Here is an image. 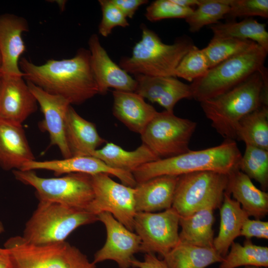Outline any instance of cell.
Segmentation results:
<instances>
[{"mask_svg": "<svg viewBox=\"0 0 268 268\" xmlns=\"http://www.w3.org/2000/svg\"><path fill=\"white\" fill-rule=\"evenodd\" d=\"M19 66L26 81L64 97L71 105H80L98 94L89 50L82 48L70 59L49 60L42 65L22 58Z\"/></svg>", "mask_w": 268, "mask_h": 268, "instance_id": "1", "label": "cell"}, {"mask_svg": "<svg viewBox=\"0 0 268 268\" xmlns=\"http://www.w3.org/2000/svg\"><path fill=\"white\" fill-rule=\"evenodd\" d=\"M268 70L264 67L238 85L200 102L211 126L225 139H236L240 121L261 106H268Z\"/></svg>", "mask_w": 268, "mask_h": 268, "instance_id": "2", "label": "cell"}, {"mask_svg": "<svg viewBox=\"0 0 268 268\" xmlns=\"http://www.w3.org/2000/svg\"><path fill=\"white\" fill-rule=\"evenodd\" d=\"M242 156L234 140L225 139L216 146L190 150L177 156L143 164L132 174L137 184L160 176H180L200 171H210L228 175L239 169Z\"/></svg>", "mask_w": 268, "mask_h": 268, "instance_id": "3", "label": "cell"}, {"mask_svg": "<svg viewBox=\"0 0 268 268\" xmlns=\"http://www.w3.org/2000/svg\"><path fill=\"white\" fill-rule=\"evenodd\" d=\"M141 30V39L133 47L132 55L122 58L119 66L134 75L175 77L177 66L194 46L193 41L182 37L172 44H166L145 26Z\"/></svg>", "mask_w": 268, "mask_h": 268, "instance_id": "4", "label": "cell"}, {"mask_svg": "<svg viewBox=\"0 0 268 268\" xmlns=\"http://www.w3.org/2000/svg\"><path fill=\"white\" fill-rule=\"evenodd\" d=\"M97 215L58 203L39 201L22 236L27 242L43 245L65 241L78 227L98 221Z\"/></svg>", "mask_w": 268, "mask_h": 268, "instance_id": "5", "label": "cell"}, {"mask_svg": "<svg viewBox=\"0 0 268 268\" xmlns=\"http://www.w3.org/2000/svg\"><path fill=\"white\" fill-rule=\"evenodd\" d=\"M268 50L259 45L209 69L190 84L192 98L201 102L228 91L264 67Z\"/></svg>", "mask_w": 268, "mask_h": 268, "instance_id": "6", "label": "cell"}, {"mask_svg": "<svg viewBox=\"0 0 268 268\" xmlns=\"http://www.w3.org/2000/svg\"><path fill=\"white\" fill-rule=\"evenodd\" d=\"M4 248L11 268H96L85 254L66 241L36 245L17 236L9 238Z\"/></svg>", "mask_w": 268, "mask_h": 268, "instance_id": "7", "label": "cell"}, {"mask_svg": "<svg viewBox=\"0 0 268 268\" xmlns=\"http://www.w3.org/2000/svg\"><path fill=\"white\" fill-rule=\"evenodd\" d=\"M15 179L33 187L39 201L58 203L86 210L94 199L91 175L75 173L57 178H43L32 170H13Z\"/></svg>", "mask_w": 268, "mask_h": 268, "instance_id": "8", "label": "cell"}, {"mask_svg": "<svg viewBox=\"0 0 268 268\" xmlns=\"http://www.w3.org/2000/svg\"><path fill=\"white\" fill-rule=\"evenodd\" d=\"M228 182V174L210 171L179 176L172 207L182 217H187L207 204H221Z\"/></svg>", "mask_w": 268, "mask_h": 268, "instance_id": "9", "label": "cell"}, {"mask_svg": "<svg viewBox=\"0 0 268 268\" xmlns=\"http://www.w3.org/2000/svg\"><path fill=\"white\" fill-rule=\"evenodd\" d=\"M197 124L174 112H157L140 134L143 144L159 158L177 156L190 150L189 144Z\"/></svg>", "mask_w": 268, "mask_h": 268, "instance_id": "10", "label": "cell"}, {"mask_svg": "<svg viewBox=\"0 0 268 268\" xmlns=\"http://www.w3.org/2000/svg\"><path fill=\"white\" fill-rule=\"evenodd\" d=\"M180 216L172 207L160 212H136L134 230L140 239L139 252L162 257L179 242Z\"/></svg>", "mask_w": 268, "mask_h": 268, "instance_id": "11", "label": "cell"}, {"mask_svg": "<svg viewBox=\"0 0 268 268\" xmlns=\"http://www.w3.org/2000/svg\"><path fill=\"white\" fill-rule=\"evenodd\" d=\"M109 175L106 173L91 175L94 196L88 211L96 215L108 212L134 232V218L136 213L134 187L118 183Z\"/></svg>", "mask_w": 268, "mask_h": 268, "instance_id": "12", "label": "cell"}, {"mask_svg": "<svg viewBox=\"0 0 268 268\" xmlns=\"http://www.w3.org/2000/svg\"><path fill=\"white\" fill-rule=\"evenodd\" d=\"M97 217L105 227L107 237L104 246L94 254L93 262L96 264L112 260L120 268H130L134 254L139 252V237L108 212L100 213Z\"/></svg>", "mask_w": 268, "mask_h": 268, "instance_id": "13", "label": "cell"}, {"mask_svg": "<svg viewBox=\"0 0 268 268\" xmlns=\"http://www.w3.org/2000/svg\"><path fill=\"white\" fill-rule=\"evenodd\" d=\"M0 76V119L22 125L37 110V101L23 76Z\"/></svg>", "mask_w": 268, "mask_h": 268, "instance_id": "14", "label": "cell"}, {"mask_svg": "<svg viewBox=\"0 0 268 268\" xmlns=\"http://www.w3.org/2000/svg\"><path fill=\"white\" fill-rule=\"evenodd\" d=\"M26 82L44 115L39 126L42 131L49 134L50 145L58 147L64 158L72 157L65 134L66 116L71 104L62 96L49 93L30 82Z\"/></svg>", "mask_w": 268, "mask_h": 268, "instance_id": "15", "label": "cell"}, {"mask_svg": "<svg viewBox=\"0 0 268 268\" xmlns=\"http://www.w3.org/2000/svg\"><path fill=\"white\" fill-rule=\"evenodd\" d=\"M88 43L91 67L98 94H106L110 88L117 91L134 92L135 79L111 59L101 45L97 35L92 34Z\"/></svg>", "mask_w": 268, "mask_h": 268, "instance_id": "16", "label": "cell"}, {"mask_svg": "<svg viewBox=\"0 0 268 268\" xmlns=\"http://www.w3.org/2000/svg\"><path fill=\"white\" fill-rule=\"evenodd\" d=\"M35 170L51 171L56 176L75 173L90 175L106 173L116 177L126 186L134 188L137 184L132 173L109 167L100 159L92 156H72L61 160H34L24 163L19 170Z\"/></svg>", "mask_w": 268, "mask_h": 268, "instance_id": "17", "label": "cell"}, {"mask_svg": "<svg viewBox=\"0 0 268 268\" xmlns=\"http://www.w3.org/2000/svg\"><path fill=\"white\" fill-rule=\"evenodd\" d=\"M28 30V24L24 18L9 13L0 15V74L23 76L19 59L26 50L22 34Z\"/></svg>", "mask_w": 268, "mask_h": 268, "instance_id": "18", "label": "cell"}, {"mask_svg": "<svg viewBox=\"0 0 268 268\" xmlns=\"http://www.w3.org/2000/svg\"><path fill=\"white\" fill-rule=\"evenodd\" d=\"M135 92L152 103H156L165 111L173 112L175 105L183 99L192 98L190 85L175 76H153L134 75Z\"/></svg>", "mask_w": 268, "mask_h": 268, "instance_id": "19", "label": "cell"}, {"mask_svg": "<svg viewBox=\"0 0 268 268\" xmlns=\"http://www.w3.org/2000/svg\"><path fill=\"white\" fill-rule=\"evenodd\" d=\"M179 176L163 175L137 183L134 187L136 212H155L172 207Z\"/></svg>", "mask_w": 268, "mask_h": 268, "instance_id": "20", "label": "cell"}, {"mask_svg": "<svg viewBox=\"0 0 268 268\" xmlns=\"http://www.w3.org/2000/svg\"><path fill=\"white\" fill-rule=\"evenodd\" d=\"M22 126L0 119V166L4 170H20L35 160Z\"/></svg>", "mask_w": 268, "mask_h": 268, "instance_id": "21", "label": "cell"}, {"mask_svg": "<svg viewBox=\"0 0 268 268\" xmlns=\"http://www.w3.org/2000/svg\"><path fill=\"white\" fill-rule=\"evenodd\" d=\"M113 114L130 130L139 134L158 112L135 92L113 90Z\"/></svg>", "mask_w": 268, "mask_h": 268, "instance_id": "22", "label": "cell"}, {"mask_svg": "<svg viewBox=\"0 0 268 268\" xmlns=\"http://www.w3.org/2000/svg\"><path fill=\"white\" fill-rule=\"evenodd\" d=\"M65 134L72 156H91L106 142L99 134L95 125L81 117L71 105L66 116Z\"/></svg>", "mask_w": 268, "mask_h": 268, "instance_id": "23", "label": "cell"}, {"mask_svg": "<svg viewBox=\"0 0 268 268\" xmlns=\"http://www.w3.org/2000/svg\"><path fill=\"white\" fill-rule=\"evenodd\" d=\"M225 192L232 195L249 216L259 219L267 215L268 194L257 188L251 179L239 169L228 175Z\"/></svg>", "mask_w": 268, "mask_h": 268, "instance_id": "24", "label": "cell"}, {"mask_svg": "<svg viewBox=\"0 0 268 268\" xmlns=\"http://www.w3.org/2000/svg\"><path fill=\"white\" fill-rule=\"evenodd\" d=\"M220 205L211 203L187 217L180 216V241L201 247L213 248V211Z\"/></svg>", "mask_w": 268, "mask_h": 268, "instance_id": "25", "label": "cell"}, {"mask_svg": "<svg viewBox=\"0 0 268 268\" xmlns=\"http://www.w3.org/2000/svg\"><path fill=\"white\" fill-rule=\"evenodd\" d=\"M220 216L219 232L214 238L213 247L224 258L231 244L240 236L243 222L249 216L240 204L225 192L220 208Z\"/></svg>", "mask_w": 268, "mask_h": 268, "instance_id": "26", "label": "cell"}, {"mask_svg": "<svg viewBox=\"0 0 268 268\" xmlns=\"http://www.w3.org/2000/svg\"><path fill=\"white\" fill-rule=\"evenodd\" d=\"M112 168L132 173L140 166L160 159L149 147L142 143L133 151H127L112 142H107L91 154Z\"/></svg>", "mask_w": 268, "mask_h": 268, "instance_id": "27", "label": "cell"}, {"mask_svg": "<svg viewBox=\"0 0 268 268\" xmlns=\"http://www.w3.org/2000/svg\"><path fill=\"white\" fill-rule=\"evenodd\" d=\"M163 258L168 268H205L223 259L213 248L201 247L180 241Z\"/></svg>", "mask_w": 268, "mask_h": 268, "instance_id": "28", "label": "cell"}, {"mask_svg": "<svg viewBox=\"0 0 268 268\" xmlns=\"http://www.w3.org/2000/svg\"><path fill=\"white\" fill-rule=\"evenodd\" d=\"M210 29L213 36L251 40L268 50L266 25L253 18H247L239 22L232 20L225 23L218 22L210 25Z\"/></svg>", "mask_w": 268, "mask_h": 268, "instance_id": "29", "label": "cell"}, {"mask_svg": "<svg viewBox=\"0 0 268 268\" xmlns=\"http://www.w3.org/2000/svg\"><path fill=\"white\" fill-rule=\"evenodd\" d=\"M236 139L268 150V106H261L240 121Z\"/></svg>", "mask_w": 268, "mask_h": 268, "instance_id": "30", "label": "cell"}, {"mask_svg": "<svg viewBox=\"0 0 268 268\" xmlns=\"http://www.w3.org/2000/svg\"><path fill=\"white\" fill-rule=\"evenodd\" d=\"M229 253L221 261L219 268H236L241 266L268 268V247L256 245L250 239L244 244L233 242Z\"/></svg>", "mask_w": 268, "mask_h": 268, "instance_id": "31", "label": "cell"}, {"mask_svg": "<svg viewBox=\"0 0 268 268\" xmlns=\"http://www.w3.org/2000/svg\"><path fill=\"white\" fill-rule=\"evenodd\" d=\"M258 45L249 40L213 36L208 45L202 50L207 60L209 68H210Z\"/></svg>", "mask_w": 268, "mask_h": 268, "instance_id": "32", "label": "cell"}, {"mask_svg": "<svg viewBox=\"0 0 268 268\" xmlns=\"http://www.w3.org/2000/svg\"><path fill=\"white\" fill-rule=\"evenodd\" d=\"M230 0H200L196 9L185 19L191 32L218 23L225 18L229 10Z\"/></svg>", "mask_w": 268, "mask_h": 268, "instance_id": "33", "label": "cell"}, {"mask_svg": "<svg viewBox=\"0 0 268 268\" xmlns=\"http://www.w3.org/2000/svg\"><path fill=\"white\" fill-rule=\"evenodd\" d=\"M239 169L250 179L258 182L263 191L268 187V150L258 147L246 145Z\"/></svg>", "mask_w": 268, "mask_h": 268, "instance_id": "34", "label": "cell"}, {"mask_svg": "<svg viewBox=\"0 0 268 268\" xmlns=\"http://www.w3.org/2000/svg\"><path fill=\"white\" fill-rule=\"evenodd\" d=\"M209 69L202 49L194 45L180 62L175 69V76L192 82L204 76Z\"/></svg>", "mask_w": 268, "mask_h": 268, "instance_id": "35", "label": "cell"}, {"mask_svg": "<svg viewBox=\"0 0 268 268\" xmlns=\"http://www.w3.org/2000/svg\"><path fill=\"white\" fill-rule=\"evenodd\" d=\"M194 10L193 8L181 6L172 0H156L146 7L145 16L151 22L164 19H186Z\"/></svg>", "mask_w": 268, "mask_h": 268, "instance_id": "36", "label": "cell"}, {"mask_svg": "<svg viewBox=\"0 0 268 268\" xmlns=\"http://www.w3.org/2000/svg\"><path fill=\"white\" fill-rule=\"evenodd\" d=\"M98 2L102 11V18L98 26L101 35L106 37L111 34L114 28L129 26L127 18L111 0H99Z\"/></svg>", "mask_w": 268, "mask_h": 268, "instance_id": "37", "label": "cell"}, {"mask_svg": "<svg viewBox=\"0 0 268 268\" xmlns=\"http://www.w3.org/2000/svg\"><path fill=\"white\" fill-rule=\"evenodd\" d=\"M257 16L268 17V0H230L229 10L225 18Z\"/></svg>", "mask_w": 268, "mask_h": 268, "instance_id": "38", "label": "cell"}, {"mask_svg": "<svg viewBox=\"0 0 268 268\" xmlns=\"http://www.w3.org/2000/svg\"><path fill=\"white\" fill-rule=\"evenodd\" d=\"M240 236H244L247 239L252 237L268 239V222L248 218L243 222Z\"/></svg>", "mask_w": 268, "mask_h": 268, "instance_id": "39", "label": "cell"}, {"mask_svg": "<svg viewBox=\"0 0 268 268\" xmlns=\"http://www.w3.org/2000/svg\"><path fill=\"white\" fill-rule=\"evenodd\" d=\"M127 18H132L138 8L148 1L146 0H111Z\"/></svg>", "mask_w": 268, "mask_h": 268, "instance_id": "40", "label": "cell"}, {"mask_svg": "<svg viewBox=\"0 0 268 268\" xmlns=\"http://www.w3.org/2000/svg\"><path fill=\"white\" fill-rule=\"evenodd\" d=\"M131 267L135 268H168L164 262L157 258L153 253H146L143 261L134 258L131 262Z\"/></svg>", "mask_w": 268, "mask_h": 268, "instance_id": "41", "label": "cell"}, {"mask_svg": "<svg viewBox=\"0 0 268 268\" xmlns=\"http://www.w3.org/2000/svg\"><path fill=\"white\" fill-rule=\"evenodd\" d=\"M0 268H11L9 255L4 248H0Z\"/></svg>", "mask_w": 268, "mask_h": 268, "instance_id": "42", "label": "cell"}, {"mask_svg": "<svg viewBox=\"0 0 268 268\" xmlns=\"http://www.w3.org/2000/svg\"><path fill=\"white\" fill-rule=\"evenodd\" d=\"M175 3L183 7L192 8L197 6L200 4V0H172Z\"/></svg>", "mask_w": 268, "mask_h": 268, "instance_id": "43", "label": "cell"}, {"mask_svg": "<svg viewBox=\"0 0 268 268\" xmlns=\"http://www.w3.org/2000/svg\"><path fill=\"white\" fill-rule=\"evenodd\" d=\"M4 231V227L1 222L0 221V233Z\"/></svg>", "mask_w": 268, "mask_h": 268, "instance_id": "44", "label": "cell"}, {"mask_svg": "<svg viewBox=\"0 0 268 268\" xmlns=\"http://www.w3.org/2000/svg\"><path fill=\"white\" fill-rule=\"evenodd\" d=\"M246 268H260L256 267H247Z\"/></svg>", "mask_w": 268, "mask_h": 268, "instance_id": "45", "label": "cell"}, {"mask_svg": "<svg viewBox=\"0 0 268 268\" xmlns=\"http://www.w3.org/2000/svg\"><path fill=\"white\" fill-rule=\"evenodd\" d=\"M1 55L0 53V70L1 68Z\"/></svg>", "mask_w": 268, "mask_h": 268, "instance_id": "46", "label": "cell"}, {"mask_svg": "<svg viewBox=\"0 0 268 268\" xmlns=\"http://www.w3.org/2000/svg\"></svg>", "mask_w": 268, "mask_h": 268, "instance_id": "47", "label": "cell"}]
</instances>
